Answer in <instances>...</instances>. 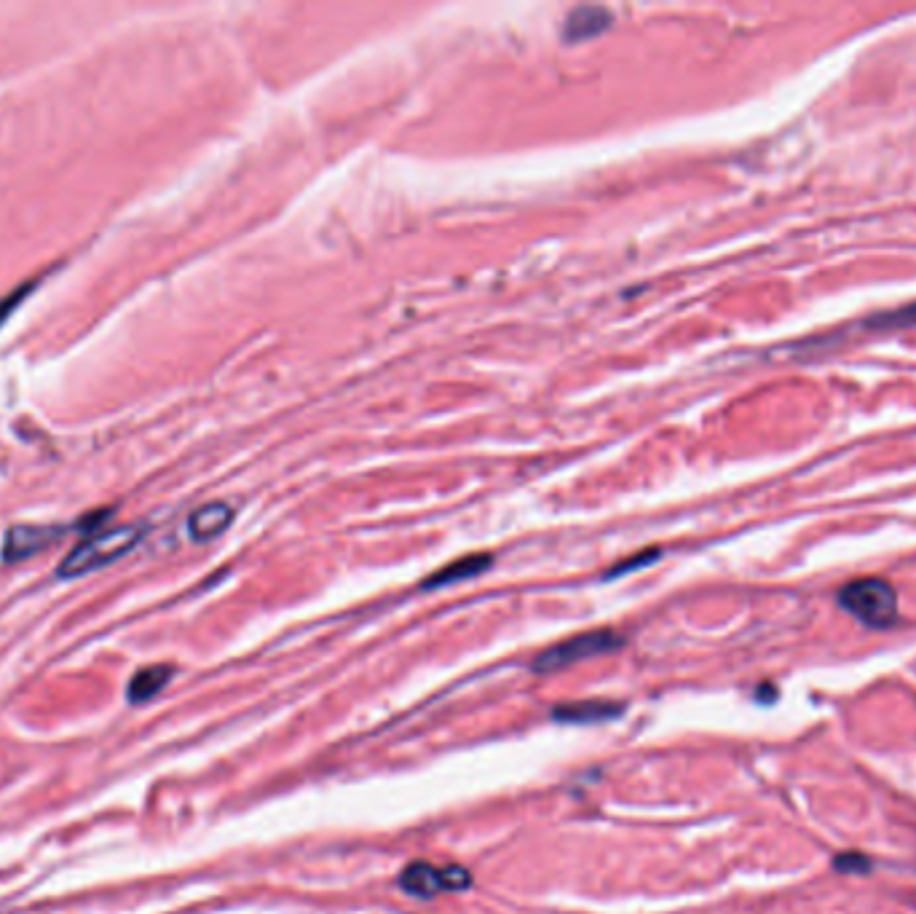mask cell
<instances>
[{
  "label": "cell",
  "instance_id": "obj_1",
  "mask_svg": "<svg viewBox=\"0 0 916 914\" xmlns=\"http://www.w3.org/2000/svg\"><path fill=\"white\" fill-rule=\"evenodd\" d=\"M142 537V529L137 526H116V529L100 531L94 537L84 539L81 545H75L67 558L59 566V577L73 579L89 571H97L102 566L116 563L121 555H126L132 550Z\"/></svg>",
  "mask_w": 916,
  "mask_h": 914
},
{
  "label": "cell",
  "instance_id": "obj_2",
  "mask_svg": "<svg viewBox=\"0 0 916 914\" xmlns=\"http://www.w3.org/2000/svg\"><path fill=\"white\" fill-rule=\"evenodd\" d=\"M839 604L868 628H890L898 620V593L887 579L866 577L847 582L839 590Z\"/></svg>",
  "mask_w": 916,
  "mask_h": 914
},
{
  "label": "cell",
  "instance_id": "obj_3",
  "mask_svg": "<svg viewBox=\"0 0 916 914\" xmlns=\"http://www.w3.org/2000/svg\"><path fill=\"white\" fill-rule=\"evenodd\" d=\"M622 644H625V638L619 636L617 630H587V633H579V636H571L566 641H560V644L550 646V649H544L542 655L533 660V671L539 673V676L558 673L563 668L582 663V660H590V657L608 655V652H614Z\"/></svg>",
  "mask_w": 916,
  "mask_h": 914
},
{
  "label": "cell",
  "instance_id": "obj_4",
  "mask_svg": "<svg viewBox=\"0 0 916 914\" xmlns=\"http://www.w3.org/2000/svg\"><path fill=\"white\" fill-rule=\"evenodd\" d=\"M472 885V874L464 866H434L429 861H413L402 869V893L416 898H434L440 893H461Z\"/></svg>",
  "mask_w": 916,
  "mask_h": 914
},
{
  "label": "cell",
  "instance_id": "obj_5",
  "mask_svg": "<svg viewBox=\"0 0 916 914\" xmlns=\"http://www.w3.org/2000/svg\"><path fill=\"white\" fill-rule=\"evenodd\" d=\"M57 537L59 529H51V526H17L6 537L3 558L6 561H25L43 547H49L51 542H57Z\"/></svg>",
  "mask_w": 916,
  "mask_h": 914
},
{
  "label": "cell",
  "instance_id": "obj_6",
  "mask_svg": "<svg viewBox=\"0 0 916 914\" xmlns=\"http://www.w3.org/2000/svg\"><path fill=\"white\" fill-rule=\"evenodd\" d=\"M625 711L622 703L611 700H579V703H563L552 711V719L563 724H598L617 719Z\"/></svg>",
  "mask_w": 916,
  "mask_h": 914
},
{
  "label": "cell",
  "instance_id": "obj_7",
  "mask_svg": "<svg viewBox=\"0 0 916 914\" xmlns=\"http://www.w3.org/2000/svg\"><path fill=\"white\" fill-rule=\"evenodd\" d=\"M234 520V510L225 502H209L199 510L191 512L188 518V534L193 542H209V539L220 537Z\"/></svg>",
  "mask_w": 916,
  "mask_h": 914
},
{
  "label": "cell",
  "instance_id": "obj_8",
  "mask_svg": "<svg viewBox=\"0 0 916 914\" xmlns=\"http://www.w3.org/2000/svg\"><path fill=\"white\" fill-rule=\"evenodd\" d=\"M611 11L603 9V6H579L566 17V27H563V38L568 43H579L587 41V38H595V35L606 33L608 27H611Z\"/></svg>",
  "mask_w": 916,
  "mask_h": 914
},
{
  "label": "cell",
  "instance_id": "obj_9",
  "mask_svg": "<svg viewBox=\"0 0 916 914\" xmlns=\"http://www.w3.org/2000/svg\"><path fill=\"white\" fill-rule=\"evenodd\" d=\"M172 673H175L172 671V665H148V668H140V671L132 676V681H129V687H126L129 703L140 705L153 700L161 689L167 687L169 679H172Z\"/></svg>",
  "mask_w": 916,
  "mask_h": 914
},
{
  "label": "cell",
  "instance_id": "obj_10",
  "mask_svg": "<svg viewBox=\"0 0 916 914\" xmlns=\"http://www.w3.org/2000/svg\"><path fill=\"white\" fill-rule=\"evenodd\" d=\"M488 566H491V555H467V558H458V561L448 563L445 569L434 571L432 577L424 582V590L453 585V582H464V579H472L477 577V574H483Z\"/></svg>",
  "mask_w": 916,
  "mask_h": 914
},
{
  "label": "cell",
  "instance_id": "obj_11",
  "mask_svg": "<svg viewBox=\"0 0 916 914\" xmlns=\"http://www.w3.org/2000/svg\"><path fill=\"white\" fill-rule=\"evenodd\" d=\"M868 328L884 330V328H916V303H908L903 309H892L884 311L879 317L868 319Z\"/></svg>",
  "mask_w": 916,
  "mask_h": 914
},
{
  "label": "cell",
  "instance_id": "obj_12",
  "mask_svg": "<svg viewBox=\"0 0 916 914\" xmlns=\"http://www.w3.org/2000/svg\"><path fill=\"white\" fill-rule=\"evenodd\" d=\"M871 858L863 853H839L833 858V869L839 874H868L871 872Z\"/></svg>",
  "mask_w": 916,
  "mask_h": 914
}]
</instances>
